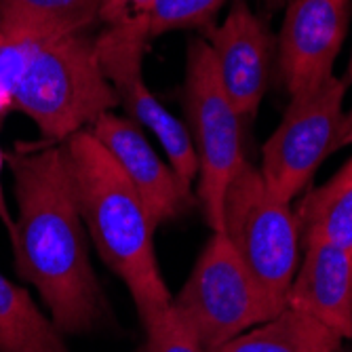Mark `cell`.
Returning <instances> with one entry per match:
<instances>
[{
  "instance_id": "e0dca14e",
  "label": "cell",
  "mask_w": 352,
  "mask_h": 352,
  "mask_svg": "<svg viewBox=\"0 0 352 352\" xmlns=\"http://www.w3.org/2000/svg\"><path fill=\"white\" fill-rule=\"evenodd\" d=\"M221 5L223 0H154L146 15L150 38L173 30L209 25Z\"/></svg>"
},
{
  "instance_id": "44dd1931",
  "label": "cell",
  "mask_w": 352,
  "mask_h": 352,
  "mask_svg": "<svg viewBox=\"0 0 352 352\" xmlns=\"http://www.w3.org/2000/svg\"><path fill=\"white\" fill-rule=\"evenodd\" d=\"M5 165H7V154L3 152V148H0V219H3L9 236H13V232H15V219L9 213V205H7L5 190H3V169H5Z\"/></svg>"
},
{
  "instance_id": "7c38bea8",
  "label": "cell",
  "mask_w": 352,
  "mask_h": 352,
  "mask_svg": "<svg viewBox=\"0 0 352 352\" xmlns=\"http://www.w3.org/2000/svg\"><path fill=\"white\" fill-rule=\"evenodd\" d=\"M287 306L342 340L352 338V255L329 243H304V262L287 292Z\"/></svg>"
},
{
  "instance_id": "ac0fdd59",
  "label": "cell",
  "mask_w": 352,
  "mask_h": 352,
  "mask_svg": "<svg viewBox=\"0 0 352 352\" xmlns=\"http://www.w3.org/2000/svg\"><path fill=\"white\" fill-rule=\"evenodd\" d=\"M32 45L34 43L11 38L0 30V122L13 110L15 89L23 74Z\"/></svg>"
},
{
  "instance_id": "2e32d148",
  "label": "cell",
  "mask_w": 352,
  "mask_h": 352,
  "mask_svg": "<svg viewBox=\"0 0 352 352\" xmlns=\"http://www.w3.org/2000/svg\"><path fill=\"white\" fill-rule=\"evenodd\" d=\"M0 352H70L23 287L0 274Z\"/></svg>"
},
{
  "instance_id": "d6986e66",
  "label": "cell",
  "mask_w": 352,
  "mask_h": 352,
  "mask_svg": "<svg viewBox=\"0 0 352 352\" xmlns=\"http://www.w3.org/2000/svg\"><path fill=\"white\" fill-rule=\"evenodd\" d=\"M146 352H205V348H201L199 342L177 321L171 308L146 327Z\"/></svg>"
},
{
  "instance_id": "603a6c76",
  "label": "cell",
  "mask_w": 352,
  "mask_h": 352,
  "mask_svg": "<svg viewBox=\"0 0 352 352\" xmlns=\"http://www.w3.org/2000/svg\"><path fill=\"white\" fill-rule=\"evenodd\" d=\"M346 76H348L346 80L350 82V80H352V59H350V68H348V74H346ZM350 126H352V110H350V114H348V129H350Z\"/></svg>"
},
{
  "instance_id": "d4e9b609",
  "label": "cell",
  "mask_w": 352,
  "mask_h": 352,
  "mask_svg": "<svg viewBox=\"0 0 352 352\" xmlns=\"http://www.w3.org/2000/svg\"><path fill=\"white\" fill-rule=\"evenodd\" d=\"M138 352H146V348H144V346H142V348H140V350H138Z\"/></svg>"
},
{
  "instance_id": "7402d4cb",
  "label": "cell",
  "mask_w": 352,
  "mask_h": 352,
  "mask_svg": "<svg viewBox=\"0 0 352 352\" xmlns=\"http://www.w3.org/2000/svg\"><path fill=\"white\" fill-rule=\"evenodd\" d=\"M264 5H266L270 11H276V9H280V7H285V5H289V0H264Z\"/></svg>"
},
{
  "instance_id": "5bb4252c",
  "label": "cell",
  "mask_w": 352,
  "mask_h": 352,
  "mask_svg": "<svg viewBox=\"0 0 352 352\" xmlns=\"http://www.w3.org/2000/svg\"><path fill=\"white\" fill-rule=\"evenodd\" d=\"M296 217L304 243H329L352 255V156L323 186L308 192Z\"/></svg>"
},
{
  "instance_id": "4fadbf2b",
  "label": "cell",
  "mask_w": 352,
  "mask_h": 352,
  "mask_svg": "<svg viewBox=\"0 0 352 352\" xmlns=\"http://www.w3.org/2000/svg\"><path fill=\"white\" fill-rule=\"evenodd\" d=\"M102 7L104 0H0V30L25 43L61 38L85 32Z\"/></svg>"
},
{
  "instance_id": "8fae6325",
  "label": "cell",
  "mask_w": 352,
  "mask_h": 352,
  "mask_svg": "<svg viewBox=\"0 0 352 352\" xmlns=\"http://www.w3.org/2000/svg\"><path fill=\"white\" fill-rule=\"evenodd\" d=\"M91 133L112 154L126 179L138 190L156 228L192 209L197 199L190 186L156 154L138 122L106 112L91 124Z\"/></svg>"
},
{
  "instance_id": "cb8c5ba5",
  "label": "cell",
  "mask_w": 352,
  "mask_h": 352,
  "mask_svg": "<svg viewBox=\"0 0 352 352\" xmlns=\"http://www.w3.org/2000/svg\"><path fill=\"white\" fill-rule=\"evenodd\" d=\"M346 144H352V126H350V129H348V133H346V140H344V146Z\"/></svg>"
},
{
  "instance_id": "7a4b0ae2",
  "label": "cell",
  "mask_w": 352,
  "mask_h": 352,
  "mask_svg": "<svg viewBox=\"0 0 352 352\" xmlns=\"http://www.w3.org/2000/svg\"><path fill=\"white\" fill-rule=\"evenodd\" d=\"M63 146L74 199L89 236L104 264L126 285L144 327L171 308L154 251V230L144 201L112 154L80 129Z\"/></svg>"
},
{
  "instance_id": "ba28073f",
  "label": "cell",
  "mask_w": 352,
  "mask_h": 352,
  "mask_svg": "<svg viewBox=\"0 0 352 352\" xmlns=\"http://www.w3.org/2000/svg\"><path fill=\"white\" fill-rule=\"evenodd\" d=\"M150 41L148 19L133 17L108 25L95 41V49L118 104L124 106L133 122L148 126L156 135L177 177L192 188V182L199 177V161L188 126L156 100L144 80L142 59Z\"/></svg>"
},
{
  "instance_id": "5b68a950",
  "label": "cell",
  "mask_w": 352,
  "mask_h": 352,
  "mask_svg": "<svg viewBox=\"0 0 352 352\" xmlns=\"http://www.w3.org/2000/svg\"><path fill=\"white\" fill-rule=\"evenodd\" d=\"M221 232L253 278L287 306V292L298 270V217L292 205L274 195L262 171L247 158L223 195Z\"/></svg>"
},
{
  "instance_id": "52a82bcc",
  "label": "cell",
  "mask_w": 352,
  "mask_h": 352,
  "mask_svg": "<svg viewBox=\"0 0 352 352\" xmlns=\"http://www.w3.org/2000/svg\"><path fill=\"white\" fill-rule=\"evenodd\" d=\"M348 80L325 82L292 95L276 131L262 150V177L280 201L292 203L310 184L327 156L344 146L348 114H344Z\"/></svg>"
},
{
  "instance_id": "9a60e30c",
  "label": "cell",
  "mask_w": 352,
  "mask_h": 352,
  "mask_svg": "<svg viewBox=\"0 0 352 352\" xmlns=\"http://www.w3.org/2000/svg\"><path fill=\"white\" fill-rule=\"evenodd\" d=\"M342 338L312 316L287 306L262 327L205 352H338Z\"/></svg>"
},
{
  "instance_id": "6da1fadb",
  "label": "cell",
  "mask_w": 352,
  "mask_h": 352,
  "mask_svg": "<svg viewBox=\"0 0 352 352\" xmlns=\"http://www.w3.org/2000/svg\"><path fill=\"white\" fill-rule=\"evenodd\" d=\"M17 201L15 272L34 285L63 336L102 327L110 306L93 272L61 144H17L7 154Z\"/></svg>"
},
{
  "instance_id": "8992f818",
  "label": "cell",
  "mask_w": 352,
  "mask_h": 352,
  "mask_svg": "<svg viewBox=\"0 0 352 352\" xmlns=\"http://www.w3.org/2000/svg\"><path fill=\"white\" fill-rule=\"evenodd\" d=\"M184 108L199 161L197 199L213 232H221L223 195L245 161L241 116L221 87L215 57L205 38L188 45Z\"/></svg>"
},
{
  "instance_id": "30bf717a",
  "label": "cell",
  "mask_w": 352,
  "mask_h": 352,
  "mask_svg": "<svg viewBox=\"0 0 352 352\" xmlns=\"http://www.w3.org/2000/svg\"><path fill=\"white\" fill-rule=\"evenodd\" d=\"M205 41L234 110L241 118H253L270 82L276 47L272 32L249 9L247 0H234L226 19L211 28Z\"/></svg>"
},
{
  "instance_id": "3957f363",
  "label": "cell",
  "mask_w": 352,
  "mask_h": 352,
  "mask_svg": "<svg viewBox=\"0 0 352 352\" xmlns=\"http://www.w3.org/2000/svg\"><path fill=\"white\" fill-rule=\"evenodd\" d=\"M118 98L85 32L34 43L15 89L13 110L38 124L43 142L61 144L112 112Z\"/></svg>"
},
{
  "instance_id": "9c48e42d",
  "label": "cell",
  "mask_w": 352,
  "mask_h": 352,
  "mask_svg": "<svg viewBox=\"0 0 352 352\" xmlns=\"http://www.w3.org/2000/svg\"><path fill=\"white\" fill-rule=\"evenodd\" d=\"M352 0H289L276 41L278 72L289 98L333 76Z\"/></svg>"
},
{
  "instance_id": "277c9868",
  "label": "cell",
  "mask_w": 352,
  "mask_h": 352,
  "mask_svg": "<svg viewBox=\"0 0 352 352\" xmlns=\"http://www.w3.org/2000/svg\"><path fill=\"white\" fill-rule=\"evenodd\" d=\"M285 308L253 278L223 232H213L171 300L177 321L205 350L270 321Z\"/></svg>"
},
{
  "instance_id": "ffe728a7",
  "label": "cell",
  "mask_w": 352,
  "mask_h": 352,
  "mask_svg": "<svg viewBox=\"0 0 352 352\" xmlns=\"http://www.w3.org/2000/svg\"><path fill=\"white\" fill-rule=\"evenodd\" d=\"M154 5V0H104L100 19L106 25H114L124 19L146 17Z\"/></svg>"
}]
</instances>
